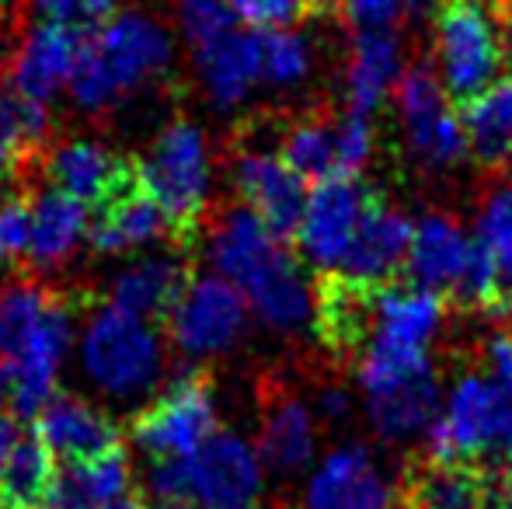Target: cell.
<instances>
[{
	"instance_id": "6da1fadb",
	"label": "cell",
	"mask_w": 512,
	"mask_h": 509,
	"mask_svg": "<svg viewBox=\"0 0 512 509\" xmlns=\"http://www.w3.org/2000/svg\"><path fill=\"white\" fill-rule=\"evenodd\" d=\"M209 262L216 276L230 279L244 293L251 314L269 332L300 335L307 325H314L317 290L307 283L286 241H279L244 203L223 213L216 224L209 238Z\"/></svg>"
},
{
	"instance_id": "7a4b0ae2",
	"label": "cell",
	"mask_w": 512,
	"mask_h": 509,
	"mask_svg": "<svg viewBox=\"0 0 512 509\" xmlns=\"http://www.w3.org/2000/svg\"><path fill=\"white\" fill-rule=\"evenodd\" d=\"M171 63V35L147 14H115L88 32L81 63L70 81L77 109L108 112L164 74Z\"/></svg>"
},
{
	"instance_id": "3957f363",
	"label": "cell",
	"mask_w": 512,
	"mask_h": 509,
	"mask_svg": "<svg viewBox=\"0 0 512 509\" xmlns=\"http://www.w3.org/2000/svg\"><path fill=\"white\" fill-rule=\"evenodd\" d=\"M140 185L164 210L171 241L189 248L199 238L209 199V143L189 119H175L157 133L147 157H136Z\"/></svg>"
},
{
	"instance_id": "277c9868",
	"label": "cell",
	"mask_w": 512,
	"mask_h": 509,
	"mask_svg": "<svg viewBox=\"0 0 512 509\" xmlns=\"http://www.w3.org/2000/svg\"><path fill=\"white\" fill-rule=\"evenodd\" d=\"M506 0H439V81L457 102L495 84L506 63Z\"/></svg>"
},
{
	"instance_id": "5b68a950",
	"label": "cell",
	"mask_w": 512,
	"mask_h": 509,
	"mask_svg": "<svg viewBox=\"0 0 512 509\" xmlns=\"http://www.w3.org/2000/svg\"><path fill=\"white\" fill-rule=\"evenodd\" d=\"M81 363L88 381L112 398L150 391L164 370V346L154 321L119 311L115 304L91 314L81 335Z\"/></svg>"
},
{
	"instance_id": "8992f818",
	"label": "cell",
	"mask_w": 512,
	"mask_h": 509,
	"mask_svg": "<svg viewBox=\"0 0 512 509\" xmlns=\"http://www.w3.org/2000/svg\"><path fill=\"white\" fill-rule=\"evenodd\" d=\"M136 447L154 461L192 457L216 433V391L203 367H185L129 426Z\"/></svg>"
},
{
	"instance_id": "52a82bcc",
	"label": "cell",
	"mask_w": 512,
	"mask_h": 509,
	"mask_svg": "<svg viewBox=\"0 0 512 509\" xmlns=\"http://www.w3.org/2000/svg\"><path fill=\"white\" fill-rule=\"evenodd\" d=\"M509 401L512 391L495 384L492 377H460L453 384L446 408L425 433L429 457L432 461H478V457L492 454L502 422H506Z\"/></svg>"
},
{
	"instance_id": "ba28073f",
	"label": "cell",
	"mask_w": 512,
	"mask_h": 509,
	"mask_svg": "<svg viewBox=\"0 0 512 509\" xmlns=\"http://www.w3.org/2000/svg\"><path fill=\"white\" fill-rule=\"evenodd\" d=\"M168 332L185 356H216L237 346L248 325V300L223 276H192L168 314Z\"/></svg>"
},
{
	"instance_id": "9c48e42d",
	"label": "cell",
	"mask_w": 512,
	"mask_h": 509,
	"mask_svg": "<svg viewBox=\"0 0 512 509\" xmlns=\"http://www.w3.org/2000/svg\"><path fill=\"white\" fill-rule=\"evenodd\" d=\"M398 119L408 154L422 168H453L464 161L467 136L460 116L446 105L443 81L429 67H411L398 84Z\"/></svg>"
},
{
	"instance_id": "30bf717a",
	"label": "cell",
	"mask_w": 512,
	"mask_h": 509,
	"mask_svg": "<svg viewBox=\"0 0 512 509\" xmlns=\"http://www.w3.org/2000/svg\"><path fill=\"white\" fill-rule=\"evenodd\" d=\"M189 471V496L203 509H244L258 506L262 496L265 464L258 447L230 429H216L213 436L185 457Z\"/></svg>"
},
{
	"instance_id": "8fae6325",
	"label": "cell",
	"mask_w": 512,
	"mask_h": 509,
	"mask_svg": "<svg viewBox=\"0 0 512 509\" xmlns=\"http://www.w3.org/2000/svg\"><path fill=\"white\" fill-rule=\"evenodd\" d=\"M443 325V297L422 286L373 290L370 325L359 356H429V342Z\"/></svg>"
},
{
	"instance_id": "7c38bea8",
	"label": "cell",
	"mask_w": 512,
	"mask_h": 509,
	"mask_svg": "<svg viewBox=\"0 0 512 509\" xmlns=\"http://www.w3.org/2000/svg\"><path fill=\"white\" fill-rule=\"evenodd\" d=\"M373 189L356 182L352 175H331L314 185L307 196V210L300 220L297 245L314 269L335 272L352 245V234L359 227Z\"/></svg>"
},
{
	"instance_id": "4fadbf2b",
	"label": "cell",
	"mask_w": 512,
	"mask_h": 509,
	"mask_svg": "<svg viewBox=\"0 0 512 509\" xmlns=\"http://www.w3.org/2000/svg\"><path fill=\"white\" fill-rule=\"evenodd\" d=\"M234 185L241 192V203L262 217V224L279 241L297 238L300 220L307 210V182L276 154V150H237Z\"/></svg>"
},
{
	"instance_id": "5bb4252c",
	"label": "cell",
	"mask_w": 512,
	"mask_h": 509,
	"mask_svg": "<svg viewBox=\"0 0 512 509\" xmlns=\"http://www.w3.org/2000/svg\"><path fill=\"white\" fill-rule=\"evenodd\" d=\"M401 492L370 447L349 443L331 450L314 471L304 509H398Z\"/></svg>"
},
{
	"instance_id": "9a60e30c",
	"label": "cell",
	"mask_w": 512,
	"mask_h": 509,
	"mask_svg": "<svg viewBox=\"0 0 512 509\" xmlns=\"http://www.w3.org/2000/svg\"><path fill=\"white\" fill-rule=\"evenodd\" d=\"M84 39H88V32L39 21L21 39V46L14 49L11 63H7V88L18 91L28 102L49 105L56 91L70 88V81H74Z\"/></svg>"
},
{
	"instance_id": "2e32d148",
	"label": "cell",
	"mask_w": 512,
	"mask_h": 509,
	"mask_svg": "<svg viewBox=\"0 0 512 509\" xmlns=\"http://www.w3.org/2000/svg\"><path fill=\"white\" fill-rule=\"evenodd\" d=\"M49 185L67 196L81 199L84 206H102L140 182L136 157L112 154L95 140H67L46 154Z\"/></svg>"
},
{
	"instance_id": "e0dca14e",
	"label": "cell",
	"mask_w": 512,
	"mask_h": 509,
	"mask_svg": "<svg viewBox=\"0 0 512 509\" xmlns=\"http://www.w3.org/2000/svg\"><path fill=\"white\" fill-rule=\"evenodd\" d=\"M411 234H415V224L401 210H394L380 192H373L363 217H359L356 234H352L349 252H345L335 272L366 286L387 283L405 265Z\"/></svg>"
},
{
	"instance_id": "ac0fdd59",
	"label": "cell",
	"mask_w": 512,
	"mask_h": 509,
	"mask_svg": "<svg viewBox=\"0 0 512 509\" xmlns=\"http://www.w3.org/2000/svg\"><path fill=\"white\" fill-rule=\"evenodd\" d=\"M35 433L60 464L91 461L122 447V433L112 415L74 394H53L35 415Z\"/></svg>"
},
{
	"instance_id": "d6986e66",
	"label": "cell",
	"mask_w": 512,
	"mask_h": 509,
	"mask_svg": "<svg viewBox=\"0 0 512 509\" xmlns=\"http://www.w3.org/2000/svg\"><path fill=\"white\" fill-rule=\"evenodd\" d=\"M474 241L460 231V224L443 213H425L411 234V248L405 258V272L411 286H422L429 293H450L457 297L464 276L471 269Z\"/></svg>"
},
{
	"instance_id": "ffe728a7",
	"label": "cell",
	"mask_w": 512,
	"mask_h": 509,
	"mask_svg": "<svg viewBox=\"0 0 512 509\" xmlns=\"http://www.w3.org/2000/svg\"><path fill=\"white\" fill-rule=\"evenodd\" d=\"M439 398L443 391L436 374L425 367L377 391H366V412L384 440H411L418 433H429V426L439 419Z\"/></svg>"
},
{
	"instance_id": "44dd1931",
	"label": "cell",
	"mask_w": 512,
	"mask_h": 509,
	"mask_svg": "<svg viewBox=\"0 0 512 509\" xmlns=\"http://www.w3.org/2000/svg\"><path fill=\"white\" fill-rule=\"evenodd\" d=\"M199 74L220 109H234L248 98L255 84H262V32L258 28H234L213 46L196 53Z\"/></svg>"
},
{
	"instance_id": "7402d4cb",
	"label": "cell",
	"mask_w": 512,
	"mask_h": 509,
	"mask_svg": "<svg viewBox=\"0 0 512 509\" xmlns=\"http://www.w3.org/2000/svg\"><path fill=\"white\" fill-rule=\"evenodd\" d=\"M164 234H171L168 217L147 196V189L136 182L126 192H119L115 199L98 206L95 217H91L88 241L102 255H122V252H133V248L154 245Z\"/></svg>"
},
{
	"instance_id": "603a6c76",
	"label": "cell",
	"mask_w": 512,
	"mask_h": 509,
	"mask_svg": "<svg viewBox=\"0 0 512 509\" xmlns=\"http://www.w3.org/2000/svg\"><path fill=\"white\" fill-rule=\"evenodd\" d=\"M314 447H317V433H314V412H310V405L304 398L279 387L265 401L262 436H258L262 464L276 471V475H297V471H304L310 464Z\"/></svg>"
},
{
	"instance_id": "cb8c5ba5",
	"label": "cell",
	"mask_w": 512,
	"mask_h": 509,
	"mask_svg": "<svg viewBox=\"0 0 512 509\" xmlns=\"http://www.w3.org/2000/svg\"><path fill=\"white\" fill-rule=\"evenodd\" d=\"M192 272L178 258L150 255L122 269L112 283V304L143 321H168L171 307L178 304L182 290L189 286Z\"/></svg>"
},
{
	"instance_id": "d4e9b609",
	"label": "cell",
	"mask_w": 512,
	"mask_h": 509,
	"mask_svg": "<svg viewBox=\"0 0 512 509\" xmlns=\"http://www.w3.org/2000/svg\"><path fill=\"white\" fill-rule=\"evenodd\" d=\"M401 42L391 28H359L352 42L349 70H345V98L352 112L373 116L384 102L387 88L398 81Z\"/></svg>"
},
{
	"instance_id": "484cf974",
	"label": "cell",
	"mask_w": 512,
	"mask_h": 509,
	"mask_svg": "<svg viewBox=\"0 0 512 509\" xmlns=\"http://www.w3.org/2000/svg\"><path fill=\"white\" fill-rule=\"evenodd\" d=\"M91 231L88 206L60 189H46L32 199V248L28 262L39 269H56L81 248Z\"/></svg>"
},
{
	"instance_id": "4316f807",
	"label": "cell",
	"mask_w": 512,
	"mask_h": 509,
	"mask_svg": "<svg viewBox=\"0 0 512 509\" xmlns=\"http://www.w3.org/2000/svg\"><path fill=\"white\" fill-rule=\"evenodd\" d=\"M129 482H133V468H129L126 447L108 450L91 461L60 464L46 509H102L112 499L126 496Z\"/></svg>"
},
{
	"instance_id": "83f0119b",
	"label": "cell",
	"mask_w": 512,
	"mask_h": 509,
	"mask_svg": "<svg viewBox=\"0 0 512 509\" xmlns=\"http://www.w3.org/2000/svg\"><path fill=\"white\" fill-rule=\"evenodd\" d=\"M460 126L467 150L485 168H502L512 161V77L488 84L481 95L460 102Z\"/></svg>"
},
{
	"instance_id": "f1b7e54d",
	"label": "cell",
	"mask_w": 512,
	"mask_h": 509,
	"mask_svg": "<svg viewBox=\"0 0 512 509\" xmlns=\"http://www.w3.org/2000/svg\"><path fill=\"white\" fill-rule=\"evenodd\" d=\"M488 475L474 461H425L408 475L401 499L411 509H481Z\"/></svg>"
},
{
	"instance_id": "f546056e",
	"label": "cell",
	"mask_w": 512,
	"mask_h": 509,
	"mask_svg": "<svg viewBox=\"0 0 512 509\" xmlns=\"http://www.w3.org/2000/svg\"><path fill=\"white\" fill-rule=\"evenodd\" d=\"M60 461L39 433H21L0 464V509H46Z\"/></svg>"
},
{
	"instance_id": "4dcf8cb0",
	"label": "cell",
	"mask_w": 512,
	"mask_h": 509,
	"mask_svg": "<svg viewBox=\"0 0 512 509\" xmlns=\"http://www.w3.org/2000/svg\"><path fill=\"white\" fill-rule=\"evenodd\" d=\"M49 136V105L28 102L18 91H0V182L21 178L42 154Z\"/></svg>"
},
{
	"instance_id": "1f68e13d",
	"label": "cell",
	"mask_w": 512,
	"mask_h": 509,
	"mask_svg": "<svg viewBox=\"0 0 512 509\" xmlns=\"http://www.w3.org/2000/svg\"><path fill=\"white\" fill-rule=\"evenodd\" d=\"M56 297L60 293L42 283H32V279L0 286V360L14 367L25 356L28 342L39 332L42 318L56 304Z\"/></svg>"
},
{
	"instance_id": "d6a6232c",
	"label": "cell",
	"mask_w": 512,
	"mask_h": 509,
	"mask_svg": "<svg viewBox=\"0 0 512 509\" xmlns=\"http://www.w3.org/2000/svg\"><path fill=\"white\" fill-rule=\"evenodd\" d=\"M478 245L485 248L495 276L492 314H512V185L495 192L481 210Z\"/></svg>"
},
{
	"instance_id": "836d02e7",
	"label": "cell",
	"mask_w": 512,
	"mask_h": 509,
	"mask_svg": "<svg viewBox=\"0 0 512 509\" xmlns=\"http://www.w3.org/2000/svg\"><path fill=\"white\" fill-rule=\"evenodd\" d=\"M279 157L297 171L304 182H324L338 175V154H335V129L321 119H300L283 133Z\"/></svg>"
},
{
	"instance_id": "e575fe53",
	"label": "cell",
	"mask_w": 512,
	"mask_h": 509,
	"mask_svg": "<svg viewBox=\"0 0 512 509\" xmlns=\"http://www.w3.org/2000/svg\"><path fill=\"white\" fill-rule=\"evenodd\" d=\"M310 42L290 28L262 32V81L276 88H293L310 74Z\"/></svg>"
},
{
	"instance_id": "d590c367",
	"label": "cell",
	"mask_w": 512,
	"mask_h": 509,
	"mask_svg": "<svg viewBox=\"0 0 512 509\" xmlns=\"http://www.w3.org/2000/svg\"><path fill=\"white\" fill-rule=\"evenodd\" d=\"M178 21H182L189 46L199 53L234 32L241 18L234 11V0H178Z\"/></svg>"
},
{
	"instance_id": "8d00e7d4",
	"label": "cell",
	"mask_w": 512,
	"mask_h": 509,
	"mask_svg": "<svg viewBox=\"0 0 512 509\" xmlns=\"http://www.w3.org/2000/svg\"><path fill=\"white\" fill-rule=\"evenodd\" d=\"M331 4L335 0H234V11L248 28L272 32V28H290L304 18H314Z\"/></svg>"
},
{
	"instance_id": "74e56055",
	"label": "cell",
	"mask_w": 512,
	"mask_h": 509,
	"mask_svg": "<svg viewBox=\"0 0 512 509\" xmlns=\"http://www.w3.org/2000/svg\"><path fill=\"white\" fill-rule=\"evenodd\" d=\"M39 21L67 25L77 32H95L108 18H115V0H32Z\"/></svg>"
},
{
	"instance_id": "f35d334b",
	"label": "cell",
	"mask_w": 512,
	"mask_h": 509,
	"mask_svg": "<svg viewBox=\"0 0 512 509\" xmlns=\"http://www.w3.org/2000/svg\"><path fill=\"white\" fill-rule=\"evenodd\" d=\"M335 154L338 175H356L373 154V123L363 112H345L335 126Z\"/></svg>"
},
{
	"instance_id": "ab89813d",
	"label": "cell",
	"mask_w": 512,
	"mask_h": 509,
	"mask_svg": "<svg viewBox=\"0 0 512 509\" xmlns=\"http://www.w3.org/2000/svg\"><path fill=\"white\" fill-rule=\"evenodd\" d=\"M32 248V199L11 196L0 203V265L28 258Z\"/></svg>"
},
{
	"instance_id": "60d3db41",
	"label": "cell",
	"mask_w": 512,
	"mask_h": 509,
	"mask_svg": "<svg viewBox=\"0 0 512 509\" xmlns=\"http://www.w3.org/2000/svg\"><path fill=\"white\" fill-rule=\"evenodd\" d=\"M401 11L405 0H345V14L359 28H391Z\"/></svg>"
},
{
	"instance_id": "b9f144b4",
	"label": "cell",
	"mask_w": 512,
	"mask_h": 509,
	"mask_svg": "<svg viewBox=\"0 0 512 509\" xmlns=\"http://www.w3.org/2000/svg\"><path fill=\"white\" fill-rule=\"evenodd\" d=\"M485 360H488V377L495 384H502L512 391V335L499 332L485 342Z\"/></svg>"
},
{
	"instance_id": "7bdbcfd3",
	"label": "cell",
	"mask_w": 512,
	"mask_h": 509,
	"mask_svg": "<svg viewBox=\"0 0 512 509\" xmlns=\"http://www.w3.org/2000/svg\"><path fill=\"white\" fill-rule=\"evenodd\" d=\"M317 408H321V415L328 422H342L345 415L352 412V398L342 387H324V391L317 394Z\"/></svg>"
},
{
	"instance_id": "ee69618b",
	"label": "cell",
	"mask_w": 512,
	"mask_h": 509,
	"mask_svg": "<svg viewBox=\"0 0 512 509\" xmlns=\"http://www.w3.org/2000/svg\"><path fill=\"white\" fill-rule=\"evenodd\" d=\"M481 509H512V478L506 475H488L485 503Z\"/></svg>"
},
{
	"instance_id": "f6af8a7d",
	"label": "cell",
	"mask_w": 512,
	"mask_h": 509,
	"mask_svg": "<svg viewBox=\"0 0 512 509\" xmlns=\"http://www.w3.org/2000/svg\"><path fill=\"white\" fill-rule=\"evenodd\" d=\"M492 454H495V461H499L502 475L512 478V401H509L506 422H502V433H499V440H495Z\"/></svg>"
},
{
	"instance_id": "bcb514c9",
	"label": "cell",
	"mask_w": 512,
	"mask_h": 509,
	"mask_svg": "<svg viewBox=\"0 0 512 509\" xmlns=\"http://www.w3.org/2000/svg\"><path fill=\"white\" fill-rule=\"evenodd\" d=\"M18 436H21V419H14V415H0V464H4L7 450L14 447Z\"/></svg>"
},
{
	"instance_id": "7dc6e473",
	"label": "cell",
	"mask_w": 512,
	"mask_h": 509,
	"mask_svg": "<svg viewBox=\"0 0 512 509\" xmlns=\"http://www.w3.org/2000/svg\"><path fill=\"white\" fill-rule=\"evenodd\" d=\"M14 398V367L7 360H0V415H7Z\"/></svg>"
},
{
	"instance_id": "c3c4849f",
	"label": "cell",
	"mask_w": 512,
	"mask_h": 509,
	"mask_svg": "<svg viewBox=\"0 0 512 509\" xmlns=\"http://www.w3.org/2000/svg\"><path fill=\"white\" fill-rule=\"evenodd\" d=\"M102 509H150V506L143 503L140 496H133V492H126V496L112 499V503H108V506H102Z\"/></svg>"
},
{
	"instance_id": "681fc988",
	"label": "cell",
	"mask_w": 512,
	"mask_h": 509,
	"mask_svg": "<svg viewBox=\"0 0 512 509\" xmlns=\"http://www.w3.org/2000/svg\"><path fill=\"white\" fill-rule=\"evenodd\" d=\"M432 4H436V0H405V11H411V14H425Z\"/></svg>"
},
{
	"instance_id": "f907efd6",
	"label": "cell",
	"mask_w": 512,
	"mask_h": 509,
	"mask_svg": "<svg viewBox=\"0 0 512 509\" xmlns=\"http://www.w3.org/2000/svg\"><path fill=\"white\" fill-rule=\"evenodd\" d=\"M164 509H203V506H196V503H178V506H164Z\"/></svg>"
},
{
	"instance_id": "816d5d0a",
	"label": "cell",
	"mask_w": 512,
	"mask_h": 509,
	"mask_svg": "<svg viewBox=\"0 0 512 509\" xmlns=\"http://www.w3.org/2000/svg\"><path fill=\"white\" fill-rule=\"evenodd\" d=\"M398 509H411V506H408V503H405V499H401V506H398Z\"/></svg>"
}]
</instances>
